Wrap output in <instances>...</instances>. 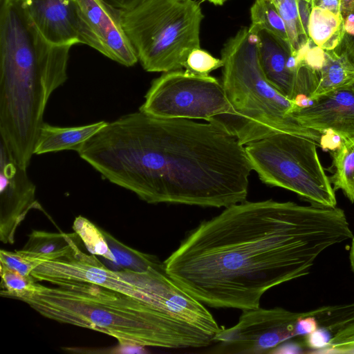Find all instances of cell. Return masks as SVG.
<instances>
[{"label":"cell","mask_w":354,"mask_h":354,"mask_svg":"<svg viewBox=\"0 0 354 354\" xmlns=\"http://www.w3.org/2000/svg\"><path fill=\"white\" fill-rule=\"evenodd\" d=\"M276 8L283 19L289 37L290 46L295 55L310 41L308 34L304 29L299 17L297 0H268Z\"/></svg>","instance_id":"603a6c76"},{"label":"cell","mask_w":354,"mask_h":354,"mask_svg":"<svg viewBox=\"0 0 354 354\" xmlns=\"http://www.w3.org/2000/svg\"><path fill=\"white\" fill-rule=\"evenodd\" d=\"M349 259H350L351 266L352 270L354 273V236L352 239Z\"/></svg>","instance_id":"e575fe53"},{"label":"cell","mask_w":354,"mask_h":354,"mask_svg":"<svg viewBox=\"0 0 354 354\" xmlns=\"http://www.w3.org/2000/svg\"><path fill=\"white\" fill-rule=\"evenodd\" d=\"M21 301L48 319L110 335L120 346L203 348L213 344L221 328L194 297L160 304L91 283L53 288L37 282Z\"/></svg>","instance_id":"3957f363"},{"label":"cell","mask_w":354,"mask_h":354,"mask_svg":"<svg viewBox=\"0 0 354 354\" xmlns=\"http://www.w3.org/2000/svg\"><path fill=\"white\" fill-rule=\"evenodd\" d=\"M353 82L354 67L335 50H325L324 60L319 71V84L310 99L350 86Z\"/></svg>","instance_id":"ac0fdd59"},{"label":"cell","mask_w":354,"mask_h":354,"mask_svg":"<svg viewBox=\"0 0 354 354\" xmlns=\"http://www.w3.org/2000/svg\"><path fill=\"white\" fill-rule=\"evenodd\" d=\"M215 6H222L229 0H205Z\"/></svg>","instance_id":"d590c367"},{"label":"cell","mask_w":354,"mask_h":354,"mask_svg":"<svg viewBox=\"0 0 354 354\" xmlns=\"http://www.w3.org/2000/svg\"><path fill=\"white\" fill-rule=\"evenodd\" d=\"M1 297L21 300L30 295L37 281L32 276H25L0 264Z\"/></svg>","instance_id":"d4e9b609"},{"label":"cell","mask_w":354,"mask_h":354,"mask_svg":"<svg viewBox=\"0 0 354 354\" xmlns=\"http://www.w3.org/2000/svg\"><path fill=\"white\" fill-rule=\"evenodd\" d=\"M257 38L258 57L268 81L283 95L297 104L310 98L319 84V73L294 55L289 43L261 30Z\"/></svg>","instance_id":"8fae6325"},{"label":"cell","mask_w":354,"mask_h":354,"mask_svg":"<svg viewBox=\"0 0 354 354\" xmlns=\"http://www.w3.org/2000/svg\"><path fill=\"white\" fill-rule=\"evenodd\" d=\"M123 28L148 72L182 70L189 53L200 48L204 17L195 0H145L121 9Z\"/></svg>","instance_id":"8992f818"},{"label":"cell","mask_w":354,"mask_h":354,"mask_svg":"<svg viewBox=\"0 0 354 354\" xmlns=\"http://www.w3.org/2000/svg\"><path fill=\"white\" fill-rule=\"evenodd\" d=\"M351 86L354 89V82L351 85Z\"/></svg>","instance_id":"8d00e7d4"},{"label":"cell","mask_w":354,"mask_h":354,"mask_svg":"<svg viewBox=\"0 0 354 354\" xmlns=\"http://www.w3.org/2000/svg\"><path fill=\"white\" fill-rule=\"evenodd\" d=\"M113 6L122 9L127 10L132 8L145 0H106Z\"/></svg>","instance_id":"d6a6232c"},{"label":"cell","mask_w":354,"mask_h":354,"mask_svg":"<svg viewBox=\"0 0 354 354\" xmlns=\"http://www.w3.org/2000/svg\"><path fill=\"white\" fill-rule=\"evenodd\" d=\"M333 335L328 329L322 327L305 336L306 346L315 353L317 351L326 347L330 342Z\"/></svg>","instance_id":"f546056e"},{"label":"cell","mask_w":354,"mask_h":354,"mask_svg":"<svg viewBox=\"0 0 354 354\" xmlns=\"http://www.w3.org/2000/svg\"><path fill=\"white\" fill-rule=\"evenodd\" d=\"M307 138L278 133L245 146L252 170L266 185L292 192L311 204L335 207L337 199L317 153Z\"/></svg>","instance_id":"52a82bcc"},{"label":"cell","mask_w":354,"mask_h":354,"mask_svg":"<svg viewBox=\"0 0 354 354\" xmlns=\"http://www.w3.org/2000/svg\"><path fill=\"white\" fill-rule=\"evenodd\" d=\"M83 24L82 44L124 66L138 59L122 24L121 9L106 0H75Z\"/></svg>","instance_id":"7c38bea8"},{"label":"cell","mask_w":354,"mask_h":354,"mask_svg":"<svg viewBox=\"0 0 354 354\" xmlns=\"http://www.w3.org/2000/svg\"><path fill=\"white\" fill-rule=\"evenodd\" d=\"M344 20V35L340 44L334 50L354 67V6L342 15Z\"/></svg>","instance_id":"f1b7e54d"},{"label":"cell","mask_w":354,"mask_h":354,"mask_svg":"<svg viewBox=\"0 0 354 354\" xmlns=\"http://www.w3.org/2000/svg\"><path fill=\"white\" fill-rule=\"evenodd\" d=\"M31 275L37 281L55 286L91 283L156 304L186 301L189 294L162 268H150L144 272L105 266L94 254H86L77 248L71 254L48 261L34 269Z\"/></svg>","instance_id":"ba28073f"},{"label":"cell","mask_w":354,"mask_h":354,"mask_svg":"<svg viewBox=\"0 0 354 354\" xmlns=\"http://www.w3.org/2000/svg\"><path fill=\"white\" fill-rule=\"evenodd\" d=\"M101 230L115 258V263L120 268L144 272L151 267H164L163 262H161L157 257L133 249L119 241L106 231Z\"/></svg>","instance_id":"44dd1931"},{"label":"cell","mask_w":354,"mask_h":354,"mask_svg":"<svg viewBox=\"0 0 354 354\" xmlns=\"http://www.w3.org/2000/svg\"><path fill=\"white\" fill-rule=\"evenodd\" d=\"M335 171L330 178L334 190H341L354 203V138L343 140L332 153Z\"/></svg>","instance_id":"ffe728a7"},{"label":"cell","mask_w":354,"mask_h":354,"mask_svg":"<svg viewBox=\"0 0 354 354\" xmlns=\"http://www.w3.org/2000/svg\"><path fill=\"white\" fill-rule=\"evenodd\" d=\"M80 240L75 232L66 234L33 230L22 250L49 256L53 261L73 253L80 247Z\"/></svg>","instance_id":"d6986e66"},{"label":"cell","mask_w":354,"mask_h":354,"mask_svg":"<svg viewBox=\"0 0 354 354\" xmlns=\"http://www.w3.org/2000/svg\"><path fill=\"white\" fill-rule=\"evenodd\" d=\"M107 122L70 127L52 126L44 122L35 147V154L57 152L63 150L78 151L82 145L100 131Z\"/></svg>","instance_id":"2e32d148"},{"label":"cell","mask_w":354,"mask_h":354,"mask_svg":"<svg viewBox=\"0 0 354 354\" xmlns=\"http://www.w3.org/2000/svg\"><path fill=\"white\" fill-rule=\"evenodd\" d=\"M27 169L20 166L0 141V240L13 244L17 227L32 209H42Z\"/></svg>","instance_id":"4fadbf2b"},{"label":"cell","mask_w":354,"mask_h":354,"mask_svg":"<svg viewBox=\"0 0 354 354\" xmlns=\"http://www.w3.org/2000/svg\"><path fill=\"white\" fill-rule=\"evenodd\" d=\"M354 6V0H341V13L344 15L348 12Z\"/></svg>","instance_id":"836d02e7"},{"label":"cell","mask_w":354,"mask_h":354,"mask_svg":"<svg viewBox=\"0 0 354 354\" xmlns=\"http://www.w3.org/2000/svg\"><path fill=\"white\" fill-rule=\"evenodd\" d=\"M344 35V20L342 13L314 6L308 24V35L311 41L324 50H335Z\"/></svg>","instance_id":"e0dca14e"},{"label":"cell","mask_w":354,"mask_h":354,"mask_svg":"<svg viewBox=\"0 0 354 354\" xmlns=\"http://www.w3.org/2000/svg\"><path fill=\"white\" fill-rule=\"evenodd\" d=\"M313 6H318L335 13H341V0H313Z\"/></svg>","instance_id":"1f68e13d"},{"label":"cell","mask_w":354,"mask_h":354,"mask_svg":"<svg viewBox=\"0 0 354 354\" xmlns=\"http://www.w3.org/2000/svg\"><path fill=\"white\" fill-rule=\"evenodd\" d=\"M292 117L303 127L322 133L333 132L342 140L354 138V89L350 86L297 107Z\"/></svg>","instance_id":"9a60e30c"},{"label":"cell","mask_w":354,"mask_h":354,"mask_svg":"<svg viewBox=\"0 0 354 354\" xmlns=\"http://www.w3.org/2000/svg\"><path fill=\"white\" fill-rule=\"evenodd\" d=\"M0 1V141L27 169L48 100L68 78L71 46L46 40L17 0Z\"/></svg>","instance_id":"277c9868"},{"label":"cell","mask_w":354,"mask_h":354,"mask_svg":"<svg viewBox=\"0 0 354 354\" xmlns=\"http://www.w3.org/2000/svg\"><path fill=\"white\" fill-rule=\"evenodd\" d=\"M48 261H52L49 256L26 252L22 249L14 252L3 249L0 250V264L25 276L31 275L34 269Z\"/></svg>","instance_id":"484cf974"},{"label":"cell","mask_w":354,"mask_h":354,"mask_svg":"<svg viewBox=\"0 0 354 354\" xmlns=\"http://www.w3.org/2000/svg\"><path fill=\"white\" fill-rule=\"evenodd\" d=\"M242 311L235 325L228 328L221 327L210 353H270L279 344L299 336L297 325L304 312L260 306Z\"/></svg>","instance_id":"30bf717a"},{"label":"cell","mask_w":354,"mask_h":354,"mask_svg":"<svg viewBox=\"0 0 354 354\" xmlns=\"http://www.w3.org/2000/svg\"><path fill=\"white\" fill-rule=\"evenodd\" d=\"M77 153L104 178L150 204L242 203L252 171L245 146L219 125L140 111L107 122Z\"/></svg>","instance_id":"7a4b0ae2"},{"label":"cell","mask_w":354,"mask_h":354,"mask_svg":"<svg viewBox=\"0 0 354 354\" xmlns=\"http://www.w3.org/2000/svg\"><path fill=\"white\" fill-rule=\"evenodd\" d=\"M222 80L230 113L211 120L245 146L278 133L307 138L322 147L324 134L306 128L292 117L298 106L278 91L261 68L257 38L248 28L230 37L221 50Z\"/></svg>","instance_id":"5b68a950"},{"label":"cell","mask_w":354,"mask_h":354,"mask_svg":"<svg viewBox=\"0 0 354 354\" xmlns=\"http://www.w3.org/2000/svg\"><path fill=\"white\" fill-rule=\"evenodd\" d=\"M221 81L177 70L153 80L139 111L162 118L211 120L230 113Z\"/></svg>","instance_id":"9c48e42d"},{"label":"cell","mask_w":354,"mask_h":354,"mask_svg":"<svg viewBox=\"0 0 354 354\" xmlns=\"http://www.w3.org/2000/svg\"><path fill=\"white\" fill-rule=\"evenodd\" d=\"M250 19L248 27L250 34L266 30L290 44L286 24L269 1L254 0L250 8Z\"/></svg>","instance_id":"7402d4cb"},{"label":"cell","mask_w":354,"mask_h":354,"mask_svg":"<svg viewBox=\"0 0 354 354\" xmlns=\"http://www.w3.org/2000/svg\"><path fill=\"white\" fill-rule=\"evenodd\" d=\"M73 229L91 254L101 256L106 260L115 263V258L100 228L87 218L79 216L73 222Z\"/></svg>","instance_id":"cb8c5ba5"},{"label":"cell","mask_w":354,"mask_h":354,"mask_svg":"<svg viewBox=\"0 0 354 354\" xmlns=\"http://www.w3.org/2000/svg\"><path fill=\"white\" fill-rule=\"evenodd\" d=\"M316 353H354V320L339 330L329 344Z\"/></svg>","instance_id":"83f0119b"},{"label":"cell","mask_w":354,"mask_h":354,"mask_svg":"<svg viewBox=\"0 0 354 354\" xmlns=\"http://www.w3.org/2000/svg\"><path fill=\"white\" fill-rule=\"evenodd\" d=\"M353 237L337 206L245 201L202 221L163 263L203 304L244 310L259 307L270 288L308 274L324 250Z\"/></svg>","instance_id":"6da1fadb"},{"label":"cell","mask_w":354,"mask_h":354,"mask_svg":"<svg viewBox=\"0 0 354 354\" xmlns=\"http://www.w3.org/2000/svg\"><path fill=\"white\" fill-rule=\"evenodd\" d=\"M302 352L303 348L300 344L285 342L274 348L270 353H299Z\"/></svg>","instance_id":"4dcf8cb0"},{"label":"cell","mask_w":354,"mask_h":354,"mask_svg":"<svg viewBox=\"0 0 354 354\" xmlns=\"http://www.w3.org/2000/svg\"><path fill=\"white\" fill-rule=\"evenodd\" d=\"M27 21L48 42L82 44L83 24L75 0H17Z\"/></svg>","instance_id":"5bb4252c"},{"label":"cell","mask_w":354,"mask_h":354,"mask_svg":"<svg viewBox=\"0 0 354 354\" xmlns=\"http://www.w3.org/2000/svg\"><path fill=\"white\" fill-rule=\"evenodd\" d=\"M223 61L216 58L201 47L194 48L188 55L183 68L188 73L206 76L219 68H222Z\"/></svg>","instance_id":"4316f807"}]
</instances>
